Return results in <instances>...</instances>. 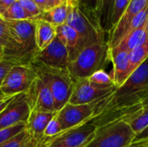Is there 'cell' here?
<instances>
[{"mask_svg": "<svg viewBox=\"0 0 148 147\" xmlns=\"http://www.w3.org/2000/svg\"><path fill=\"white\" fill-rule=\"evenodd\" d=\"M110 62L109 48L108 43L95 44L83 49L76 58L70 62L68 70L73 79L88 78L100 70H104Z\"/></svg>", "mask_w": 148, "mask_h": 147, "instance_id": "cell-1", "label": "cell"}, {"mask_svg": "<svg viewBox=\"0 0 148 147\" xmlns=\"http://www.w3.org/2000/svg\"><path fill=\"white\" fill-rule=\"evenodd\" d=\"M29 64L36 71L37 76L50 89L55 100L56 110L60 111L69 102L74 88V81L69 70L53 68L34 62Z\"/></svg>", "mask_w": 148, "mask_h": 147, "instance_id": "cell-2", "label": "cell"}, {"mask_svg": "<svg viewBox=\"0 0 148 147\" xmlns=\"http://www.w3.org/2000/svg\"><path fill=\"white\" fill-rule=\"evenodd\" d=\"M66 24L76 30L81 38L82 49L107 42L105 40L106 32L101 28L99 18L79 6L71 7L69 5Z\"/></svg>", "mask_w": 148, "mask_h": 147, "instance_id": "cell-3", "label": "cell"}, {"mask_svg": "<svg viewBox=\"0 0 148 147\" xmlns=\"http://www.w3.org/2000/svg\"><path fill=\"white\" fill-rule=\"evenodd\" d=\"M114 93L107 94L106 96L89 104L73 105L68 102L60 111L57 112L56 114V118L61 124L62 132L77 126L104 111Z\"/></svg>", "mask_w": 148, "mask_h": 147, "instance_id": "cell-4", "label": "cell"}, {"mask_svg": "<svg viewBox=\"0 0 148 147\" xmlns=\"http://www.w3.org/2000/svg\"><path fill=\"white\" fill-rule=\"evenodd\" d=\"M136 134L124 120L97 128L92 139L84 147H130Z\"/></svg>", "mask_w": 148, "mask_h": 147, "instance_id": "cell-5", "label": "cell"}, {"mask_svg": "<svg viewBox=\"0 0 148 147\" xmlns=\"http://www.w3.org/2000/svg\"><path fill=\"white\" fill-rule=\"evenodd\" d=\"M97 128L95 123L89 120L54 138L42 139L36 147H84L92 139Z\"/></svg>", "mask_w": 148, "mask_h": 147, "instance_id": "cell-6", "label": "cell"}, {"mask_svg": "<svg viewBox=\"0 0 148 147\" xmlns=\"http://www.w3.org/2000/svg\"><path fill=\"white\" fill-rule=\"evenodd\" d=\"M36 77V71L31 64H16L2 81L0 91L5 96L27 93Z\"/></svg>", "mask_w": 148, "mask_h": 147, "instance_id": "cell-7", "label": "cell"}, {"mask_svg": "<svg viewBox=\"0 0 148 147\" xmlns=\"http://www.w3.org/2000/svg\"><path fill=\"white\" fill-rule=\"evenodd\" d=\"M148 95V58L128 77L125 83L116 88L112 101H119L127 97L140 96L144 99Z\"/></svg>", "mask_w": 148, "mask_h": 147, "instance_id": "cell-8", "label": "cell"}, {"mask_svg": "<svg viewBox=\"0 0 148 147\" xmlns=\"http://www.w3.org/2000/svg\"><path fill=\"white\" fill-rule=\"evenodd\" d=\"M30 112L31 107L27 94H19L0 113V130L27 123Z\"/></svg>", "mask_w": 148, "mask_h": 147, "instance_id": "cell-9", "label": "cell"}, {"mask_svg": "<svg viewBox=\"0 0 148 147\" xmlns=\"http://www.w3.org/2000/svg\"><path fill=\"white\" fill-rule=\"evenodd\" d=\"M31 62H38L53 68L68 69L69 63V52L65 45L56 36L44 49L38 51L35 55Z\"/></svg>", "mask_w": 148, "mask_h": 147, "instance_id": "cell-10", "label": "cell"}, {"mask_svg": "<svg viewBox=\"0 0 148 147\" xmlns=\"http://www.w3.org/2000/svg\"><path fill=\"white\" fill-rule=\"evenodd\" d=\"M148 0H132L116 25L108 33L107 41L109 49L115 48L126 36L134 18L145 8Z\"/></svg>", "mask_w": 148, "mask_h": 147, "instance_id": "cell-11", "label": "cell"}, {"mask_svg": "<svg viewBox=\"0 0 148 147\" xmlns=\"http://www.w3.org/2000/svg\"><path fill=\"white\" fill-rule=\"evenodd\" d=\"M26 94L30 103L31 110L57 112L55 107V100L50 89L38 76Z\"/></svg>", "mask_w": 148, "mask_h": 147, "instance_id": "cell-12", "label": "cell"}, {"mask_svg": "<svg viewBox=\"0 0 148 147\" xmlns=\"http://www.w3.org/2000/svg\"><path fill=\"white\" fill-rule=\"evenodd\" d=\"M115 90L116 88L110 90H99L90 85L88 78L79 79L74 81V88L69 103L73 105L89 104L114 93Z\"/></svg>", "mask_w": 148, "mask_h": 147, "instance_id": "cell-13", "label": "cell"}, {"mask_svg": "<svg viewBox=\"0 0 148 147\" xmlns=\"http://www.w3.org/2000/svg\"><path fill=\"white\" fill-rule=\"evenodd\" d=\"M56 114L57 112L31 110L26 123V129L30 133L32 139L36 141V143L40 142L43 139L46 127Z\"/></svg>", "mask_w": 148, "mask_h": 147, "instance_id": "cell-14", "label": "cell"}, {"mask_svg": "<svg viewBox=\"0 0 148 147\" xmlns=\"http://www.w3.org/2000/svg\"><path fill=\"white\" fill-rule=\"evenodd\" d=\"M129 54L130 53L123 51L109 49L110 62L113 63V72L111 77L116 88L121 87L130 76Z\"/></svg>", "mask_w": 148, "mask_h": 147, "instance_id": "cell-15", "label": "cell"}, {"mask_svg": "<svg viewBox=\"0 0 148 147\" xmlns=\"http://www.w3.org/2000/svg\"><path fill=\"white\" fill-rule=\"evenodd\" d=\"M56 36L67 48L69 62L74 61L83 49L78 33L75 29L66 23L56 27Z\"/></svg>", "mask_w": 148, "mask_h": 147, "instance_id": "cell-16", "label": "cell"}, {"mask_svg": "<svg viewBox=\"0 0 148 147\" xmlns=\"http://www.w3.org/2000/svg\"><path fill=\"white\" fill-rule=\"evenodd\" d=\"M36 21V43L38 51L44 49L56 36V26L42 21Z\"/></svg>", "mask_w": 148, "mask_h": 147, "instance_id": "cell-17", "label": "cell"}, {"mask_svg": "<svg viewBox=\"0 0 148 147\" xmlns=\"http://www.w3.org/2000/svg\"><path fill=\"white\" fill-rule=\"evenodd\" d=\"M145 29H146V25L129 33L123 38V40L115 48L112 49L115 51H123L127 53H131L134 49L141 45L147 40Z\"/></svg>", "mask_w": 148, "mask_h": 147, "instance_id": "cell-18", "label": "cell"}, {"mask_svg": "<svg viewBox=\"0 0 148 147\" xmlns=\"http://www.w3.org/2000/svg\"><path fill=\"white\" fill-rule=\"evenodd\" d=\"M68 14L69 5L67 3H65L59 6L42 12L38 16L33 18V20H42L57 27L66 23Z\"/></svg>", "mask_w": 148, "mask_h": 147, "instance_id": "cell-19", "label": "cell"}, {"mask_svg": "<svg viewBox=\"0 0 148 147\" xmlns=\"http://www.w3.org/2000/svg\"><path fill=\"white\" fill-rule=\"evenodd\" d=\"M115 0H101L98 9V17L100 24L106 33L112 29V18Z\"/></svg>", "mask_w": 148, "mask_h": 147, "instance_id": "cell-20", "label": "cell"}, {"mask_svg": "<svg viewBox=\"0 0 148 147\" xmlns=\"http://www.w3.org/2000/svg\"><path fill=\"white\" fill-rule=\"evenodd\" d=\"M90 85L99 90H110L115 88L114 83L110 75L104 70L97 71L88 78Z\"/></svg>", "mask_w": 148, "mask_h": 147, "instance_id": "cell-21", "label": "cell"}, {"mask_svg": "<svg viewBox=\"0 0 148 147\" xmlns=\"http://www.w3.org/2000/svg\"><path fill=\"white\" fill-rule=\"evenodd\" d=\"M148 58V42L146 40L141 45L134 49L129 54L130 75Z\"/></svg>", "mask_w": 148, "mask_h": 147, "instance_id": "cell-22", "label": "cell"}, {"mask_svg": "<svg viewBox=\"0 0 148 147\" xmlns=\"http://www.w3.org/2000/svg\"><path fill=\"white\" fill-rule=\"evenodd\" d=\"M126 122L129 124L130 127L136 135L140 133L148 127V109L142 110L141 112L134 114Z\"/></svg>", "mask_w": 148, "mask_h": 147, "instance_id": "cell-23", "label": "cell"}, {"mask_svg": "<svg viewBox=\"0 0 148 147\" xmlns=\"http://www.w3.org/2000/svg\"><path fill=\"white\" fill-rule=\"evenodd\" d=\"M2 18L3 20H26L32 19L31 16L24 10L21 4L16 1L3 14H2Z\"/></svg>", "mask_w": 148, "mask_h": 147, "instance_id": "cell-24", "label": "cell"}, {"mask_svg": "<svg viewBox=\"0 0 148 147\" xmlns=\"http://www.w3.org/2000/svg\"><path fill=\"white\" fill-rule=\"evenodd\" d=\"M32 140V137L27 129H24L23 132L16 135L15 137L10 139L0 147H27Z\"/></svg>", "mask_w": 148, "mask_h": 147, "instance_id": "cell-25", "label": "cell"}, {"mask_svg": "<svg viewBox=\"0 0 148 147\" xmlns=\"http://www.w3.org/2000/svg\"><path fill=\"white\" fill-rule=\"evenodd\" d=\"M24 129H26V123H20L16 126L0 130V146L23 132Z\"/></svg>", "mask_w": 148, "mask_h": 147, "instance_id": "cell-26", "label": "cell"}, {"mask_svg": "<svg viewBox=\"0 0 148 147\" xmlns=\"http://www.w3.org/2000/svg\"><path fill=\"white\" fill-rule=\"evenodd\" d=\"M131 1L132 0H115L114 6L113 18H112V25H113L112 29L119 22V20L122 16L123 13L127 10V6L129 5V3H131Z\"/></svg>", "mask_w": 148, "mask_h": 147, "instance_id": "cell-27", "label": "cell"}, {"mask_svg": "<svg viewBox=\"0 0 148 147\" xmlns=\"http://www.w3.org/2000/svg\"><path fill=\"white\" fill-rule=\"evenodd\" d=\"M62 132L61 124L59 123L56 116L49 123L48 126L45 129L44 132V136L43 139H50V138H54L56 136H57L59 133H61Z\"/></svg>", "mask_w": 148, "mask_h": 147, "instance_id": "cell-28", "label": "cell"}, {"mask_svg": "<svg viewBox=\"0 0 148 147\" xmlns=\"http://www.w3.org/2000/svg\"><path fill=\"white\" fill-rule=\"evenodd\" d=\"M17 2L21 4V6L24 9V10L31 16V18H35L38 16L42 11L34 0H17Z\"/></svg>", "mask_w": 148, "mask_h": 147, "instance_id": "cell-29", "label": "cell"}, {"mask_svg": "<svg viewBox=\"0 0 148 147\" xmlns=\"http://www.w3.org/2000/svg\"><path fill=\"white\" fill-rule=\"evenodd\" d=\"M101 0H80L79 7L98 17V9ZM99 18V17H98Z\"/></svg>", "mask_w": 148, "mask_h": 147, "instance_id": "cell-30", "label": "cell"}, {"mask_svg": "<svg viewBox=\"0 0 148 147\" xmlns=\"http://www.w3.org/2000/svg\"><path fill=\"white\" fill-rule=\"evenodd\" d=\"M16 64H20V63L13 60H9L5 58L0 60V81H1L3 80V78L5 77L7 73L10 70V68Z\"/></svg>", "mask_w": 148, "mask_h": 147, "instance_id": "cell-31", "label": "cell"}, {"mask_svg": "<svg viewBox=\"0 0 148 147\" xmlns=\"http://www.w3.org/2000/svg\"><path fill=\"white\" fill-rule=\"evenodd\" d=\"M130 147H148V127L136 135Z\"/></svg>", "mask_w": 148, "mask_h": 147, "instance_id": "cell-32", "label": "cell"}, {"mask_svg": "<svg viewBox=\"0 0 148 147\" xmlns=\"http://www.w3.org/2000/svg\"><path fill=\"white\" fill-rule=\"evenodd\" d=\"M18 94H14V95H10V96H5L3 95V97L0 98V113L13 101L16 98Z\"/></svg>", "mask_w": 148, "mask_h": 147, "instance_id": "cell-33", "label": "cell"}, {"mask_svg": "<svg viewBox=\"0 0 148 147\" xmlns=\"http://www.w3.org/2000/svg\"><path fill=\"white\" fill-rule=\"evenodd\" d=\"M17 0H0V14H3Z\"/></svg>", "mask_w": 148, "mask_h": 147, "instance_id": "cell-34", "label": "cell"}, {"mask_svg": "<svg viewBox=\"0 0 148 147\" xmlns=\"http://www.w3.org/2000/svg\"><path fill=\"white\" fill-rule=\"evenodd\" d=\"M67 3V0H47V10L55 8L56 6H59L62 3Z\"/></svg>", "mask_w": 148, "mask_h": 147, "instance_id": "cell-35", "label": "cell"}, {"mask_svg": "<svg viewBox=\"0 0 148 147\" xmlns=\"http://www.w3.org/2000/svg\"><path fill=\"white\" fill-rule=\"evenodd\" d=\"M34 2L39 7V9L41 10L42 12H43L47 10V0H34Z\"/></svg>", "mask_w": 148, "mask_h": 147, "instance_id": "cell-36", "label": "cell"}, {"mask_svg": "<svg viewBox=\"0 0 148 147\" xmlns=\"http://www.w3.org/2000/svg\"><path fill=\"white\" fill-rule=\"evenodd\" d=\"M79 2L80 0H67V3L68 5L71 6V7H76L79 5Z\"/></svg>", "mask_w": 148, "mask_h": 147, "instance_id": "cell-37", "label": "cell"}, {"mask_svg": "<svg viewBox=\"0 0 148 147\" xmlns=\"http://www.w3.org/2000/svg\"><path fill=\"white\" fill-rule=\"evenodd\" d=\"M142 107H143V110H147L148 109V95L143 100Z\"/></svg>", "mask_w": 148, "mask_h": 147, "instance_id": "cell-38", "label": "cell"}, {"mask_svg": "<svg viewBox=\"0 0 148 147\" xmlns=\"http://www.w3.org/2000/svg\"><path fill=\"white\" fill-rule=\"evenodd\" d=\"M36 141H34V140L32 139V140L30 141V143L28 145V146L27 147H36Z\"/></svg>", "mask_w": 148, "mask_h": 147, "instance_id": "cell-39", "label": "cell"}, {"mask_svg": "<svg viewBox=\"0 0 148 147\" xmlns=\"http://www.w3.org/2000/svg\"><path fill=\"white\" fill-rule=\"evenodd\" d=\"M3 53H4V48H3V46L0 43V55H3Z\"/></svg>", "mask_w": 148, "mask_h": 147, "instance_id": "cell-40", "label": "cell"}, {"mask_svg": "<svg viewBox=\"0 0 148 147\" xmlns=\"http://www.w3.org/2000/svg\"><path fill=\"white\" fill-rule=\"evenodd\" d=\"M145 31H146V36H147V41L148 42V20L147 22V24H146V29H145Z\"/></svg>", "mask_w": 148, "mask_h": 147, "instance_id": "cell-41", "label": "cell"}, {"mask_svg": "<svg viewBox=\"0 0 148 147\" xmlns=\"http://www.w3.org/2000/svg\"><path fill=\"white\" fill-rule=\"evenodd\" d=\"M3 59V55H0V60Z\"/></svg>", "mask_w": 148, "mask_h": 147, "instance_id": "cell-42", "label": "cell"}, {"mask_svg": "<svg viewBox=\"0 0 148 147\" xmlns=\"http://www.w3.org/2000/svg\"><path fill=\"white\" fill-rule=\"evenodd\" d=\"M1 83H2V81H0V86H1Z\"/></svg>", "mask_w": 148, "mask_h": 147, "instance_id": "cell-43", "label": "cell"}, {"mask_svg": "<svg viewBox=\"0 0 148 147\" xmlns=\"http://www.w3.org/2000/svg\"><path fill=\"white\" fill-rule=\"evenodd\" d=\"M0 17H2V16H1V14H0Z\"/></svg>", "mask_w": 148, "mask_h": 147, "instance_id": "cell-44", "label": "cell"}]
</instances>
